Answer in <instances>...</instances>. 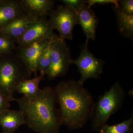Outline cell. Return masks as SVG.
I'll return each instance as SVG.
<instances>
[{
	"label": "cell",
	"instance_id": "cell-17",
	"mask_svg": "<svg viewBox=\"0 0 133 133\" xmlns=\"http://www.w3.org/2000/svg\"><path fill=\"white\" fill-rule=\"evenodd\" d=\"M133 130V114L128 119L113 125L105 124L100 129V133H132Z\"/></svg>",
	"mask_w": 133,
	"mask_h": 133
},
{
	"label": "cell",
	"instance_id": "cell-12",
	"mask_svg": "<svg viewBox=\"0 0 133 133\" xmlns=\"http://www.w3.org/2000/svg\"><path fill=\"white\" fill-rule=\"evenodd\" d=\"M24 12L20 1H0V29L21 16Z\"/></svg>",
	"mask_w": 133,
	"mask_h": 133
},
{
	"label": "cell",
	"instance_id": "cell-1",
	"mask_svg": "<svg viewBox=\"0 0 133 133\" xmlns=\"http://www.w3.org/2000/svg\"><path fill=\"white\" fill-rule=\"evenodd\" d=\"M53 88L61 125L72 130L83 127L91 118L95 105L90 93L74 79L61 81Z\"/></svg>",
	"mask_w": 133,
	"mask_h": 133
},
{
	"label": "cell",
	"instance_id": "cell-10",
	"mask_svg": "<svg viewBox=\"0 0 133 133\" xmlns=\"http://www.w3.org/2000/svg\"><path fill=\"white\" fill-rule=\"evenodd\" d=\"M40 17L24 12L21 16L0 29V34L16 42Z\"/></svg>",
	"mask_w": 133,
	"mask_h": 133
},
{
	"label": "cell",
	"instance_id": "cell-16",
	"mask_svg": "<svg viewBox=\"0 0 133 133\" xmlns=\"http://www.w3.org/2000/svg\"><path fill=\"white\" fill-rule=\"evenodd\" d=\"M44 77L40 75L35 76L33 78L24 80L19 84L16 92L28 97H34L38 94L41 89L39 88L40 82Z\"/></svg>",
	"mask_w": 133,
	"mask_h": 133
},
{
	"label": "cell",
	"instance_id": "cell-19",
	"mask_svg": "<svg viewBox=\"0 0 133 133\" xmlns=\"http://www.w3.org/2000/svg\"><path fill=\"white\" fill-rule=\"evenodd\" d=\"M15 49L14 42L12 39L0 34V55L13 53Z\"/></svg>",
	"mask_w": 133,
	"mask_h": 133
},
{
	"label": "cell",
	"instance_id": "cell-18",
	"mask_svg": "<svg viewBox=\"0 0 133 133\" xmlns=\"http://www.w3.org/2000/svg\"><path fill=\"white\" fill-rule=\"evenodd\" d=\"M55 41L52 42L43 52L37 62V71L40 72V75L44 77L47 74L50 65L52 45Z\"/></svg>",
	"mask_w": 133,
	"mask_h": 133
},
{
	"label": "cell",
	"instance_id": "cell-21",
	"mask_svg": "<svg viewBox=\"0 0 133 133\" xmlns=\"http://www.w3.org/2000/svg\"><path fill=\"white\" fill-rule=\"evenodd\" d=\"M119 2L120 7L125 14L133 15V0H122L119 1Z\"/></svg>",
	"mask_w": 133,
	"mask_h": 133
},
{
	"label": "cell",
	"instance_id": "cell-11",
	"mask_svg": "<svg viewBox=\"0 0 133 133\" xmlns=\"http://www.w3.org/2000/svg\"><path fill=\"white\" fill-rule=\"evenodd\" d=\"M77 14L79 24L82 27L87 39L94 41L98 22L95 12L85 3Z\"/></svg>",
	"mask_w": 133,
	"mask_h": 133
},
{
	"label": "cell",
	"instance_id": "cell-2",
	"mask_svg": "<svg viewBox=\"0 0 133 133\" xmlns=\"http://www.w3.org/2000/svg\"><path fill=\"white\" fill-rule=\"evenodd\" d=\"M26 124L38 133H58L61 126L54 88L47 86L31 97L15 98Z\"/></svg>",
	"mask_w": 133,
	"mask_h": 133
},
{
	"label": "cell",
	"instance_id": "cell-9",
	"mask_svg": "<svg viewBox=\"0 0 133 133\" xmlns=\"http://www.w3.org/2000/svg\"><path fill=\"white\" fill-rule=\"evenodd\" d=\"M58 36L53 32L47 17H40L24 35L16 41L19 46L45 39L55 38Z\"/></svg>",
	"mask_w": 133,
	"mask_h": 133
},
{
	"label": "cell",
	"instance_id": "cell-8",
	"mask_svg": "<svg viewBox=\"0 0 133 133\" xmlns=\"http://www.w3.org/2000/svg\"><path fill=\"white\" fill-rule=\"evenodd\" d=\"M45 39L34 42L16 48L15 52L22 60L29 70L37 76V62L43 52L52 42L59 38Z\"/></svg>",
	"mask_w": 133,
	"mask_h": 133
},
{
	"label": "cell",
	"instance_id": "cell-14",
	"mask_svg": "<svg viewBox=\"0 0 133 133\" xmlns=\"http://www.w3.org/2000/svg\"><path fill=\"white\" fill-rule=\"evenodd\" d=\"M20 3L24 12L40 17L49 15L54 5L52 0H21Z\"/></svg>",
	"mask_w": 133,
	"mask_h": 133
},
{
	"label": "cell",
	"instance_id": "cell-15",
	"mask_svg": "<svg viewBox=\"0 0 133 133\" xmlns=\"http://www.w3.org/2000/svg\"><path fill=\"white\" fill-rule=\"evenodd\" d=\"M114 10L120 32L124 36L132 40L133 15L125 14L120 6H114Z\"/></svg>",
	"mask_w": 133,
	"mask_h": 133
},
{
	"label": "cell",
	"instance_id": "cell-6",
	"mask_svg": "<svg viewBox=\"0 0 133 133\" xmlns=\"http://www.w3.org/2000/svg\"><path fill=\"white\" fill-rule=\"evenodd\" d=\"M48 21L52 29L57 30L62 40L73 39L74 26L79 24L78 14L65 5H59L49 15Z\"/></svg>",
	"mask_w": 133,
	"mask_h": 133
},
{
	"label": "cell",
	"instance_id": "cell-7",
	"mask_svg": "<svg viewBox=\"0 0 133 133\" xmlns=\"http://www.w3.org/2000/svg\"><path fill=\"white\" fill-rule=\"evenodd\" d=\"M70 52L64 40L59 37L53 43L51 61L46 75L48 79L53 80L65 76L72 64Z\"/></svg>",
	"mask_w": 133,
	"mask_h": 133
},
{
	"label": "cell",
	"instance_id": "cell-13",
	"mask_svg": "<svg viewBox=\"0 0 133 133\" xmlns=\"http://www.w3.org/2000/svg\"><path fill=\"white\" fill-rule=\"evenodd\" d=\"M25 124L23 113L20 110L8 109L0 113V126L4 132L14 133L21 126Z\"/></svg>",
	"mask_w": 133,
	"mask_h": 133
},
{
	"label": "cell",
	"instance_id": "cell-24",
	"mask_svg": "<svg viewBox=\"0 0 133 133\" xmlns=\"http://www.w3.org/2000/svg\"><path fill=\"white\" fill-rule=\"evenodd\" d=\"M2 133H10L7 132H4V131H3L2 132Z\"/></svg>",
	"mask_w": 133,
	"mask_h": 133
},
{
	"label": "cell",
	"instance_id": "cell-3",
	"mask_svg": "<svg viewBox=\"0 0 133 133\" xmlns=\"http://www.w3.org/2000/svg\"><path fill=\"white\" fill-rule=\"evenodd\" d=\"M32 73L15 52L0 55V91L10 101L22 82L31 78Z\"/></svg>",
	"mask_w": 133,
	"mask_h": 133
},
{
	"label": "cell",
	"instance_id": "cell-22",
	"mask_svg": "<svg viewBox=\"0 0 133 133\" xmlns=\"http://www.w3.org/2000/svg\"><path fill=\"white\" fill-rule=\"evenodd\" d=\"M86 4L90 8L97 4L99 5L112 4L114 5L115 6H119V1L116 0H88L86 1Z\"/></svg>",
	"mask_w": 133,
	"mask_h": 133
},
{
	"label": "cell",
	"instance_id": "cell-4",
	"mask_svg": "<svg viewBox=\"0 0 133 133\" xmlns=\"http://www.w3.org/2000/svg\"><path fill=\"white\" fill-rule=\"evenodd\" d=\"M126 93L118 81L112 85L108 90L99 96L95 103L91 120V127L94 131H99L112 115L122 107Z\"/></svg>",
	"mask_w": 133,
	"mask_h": 133
},
{
	"label": "cell",
	"instance_id": "cell-23",
	"mask_svg": "<svg viewBox=\"0 0 133 133\" xmlns=\"http://www.w3.org/2000/svg\"><path fill=\"white\" fill-rule=\"evenodd\" d=\"M0 91V113L6 109H9L10 102Z\"/></svg>",
	"mask_w": 133,
	"mask_h": 133
},
{
	"label": "cell",
	"instance_id": "cell-5",
	"mask_svg": "<svg viewBox=\"0 0 133 133\" xmlns=\"http://www.w3.org/2000/svg\"><path fill=\"white\" fill-rule=\"evenodd\" d=\"M88 39L82 45L81 52L77 58L72 60V64L76 65L78 69L81 77L78 82L83 85L87 79H97L103 73L105 62L102 59L97 58L89 51Z\"/></svg>",
	"mask_w": 133,
	"mask_h": 133
},
{
	"label": "cell",
	"instance_id": "cell-20",
	"mask_svg": "<svg viewBox=\"0 0 133 133\" xmlns=\"http://www.w3.org/2000/svg\"><path fill=\"white\" fill-rule=\"evenodd\" d=\"M61 1L77 14L86 3V1L84 0H62Z\"/></svg>",
	"mask_w": 133,
	"mask_h": 133
}]
</instances>
